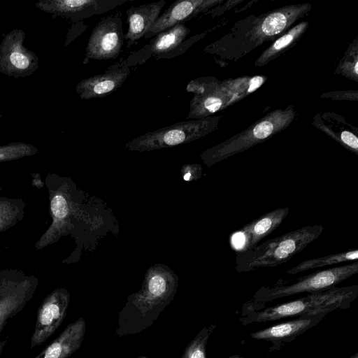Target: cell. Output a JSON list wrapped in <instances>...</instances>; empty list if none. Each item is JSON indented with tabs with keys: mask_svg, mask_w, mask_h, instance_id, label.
Instances as JSON below:
<instances>
[{
	"mask_svg": "<svg viewBox=\"0 0 358 358\" xmlns=\"http://www.w3.org/2000/svg\"><path fill=\"white\" fill-rule=\"evenodd\" d=\"M69 301V292L64 288H57L46 296L38 309L31 348L41 345L59 328L66 315Z\"/></svg>",
	"mask_w": 358,
	"mask_h": 358,
	"instance_id": "12",
	"label": "cell"
},
{
	"mask_svg": "<svg viewBox=\"0 0 358 358\" xmlns=\"http://www.w3.org/2000/svg\"><path fill=\"white\" fill-rule=\"evenodd\" d=\"M38 284L35 276L27 275L22 271H0V332L7 322L32 299Z\"/></svg>",
	"mask_w": 358,
	"mask_h": 358,
	"instance_id": "9",
	"label": "cell"
},
{
	"mask_svg": "<svg viewBox=\"0 0 358 358\" xmlns=\"http://www.w3.org/2000/svg\"><path fill=\"white\" fill-rule=\"evenodd\" d=\"M131 73V69L119 61L108 67L101 74L83 79L76 92L82 99L87 100L105 97L122 87Z\"/></svg>",
	"mask_w": 358,
	"mask_h": 358,
	"instance_id": "16",
	"label": "cell"
},
{
	"mask_svg": "<svg viewBox=\"0 0 358 358\" xmlns=\"http://www.w3.org/2000/svg\"><path fill=\"white\" fill-rule=\"evenodd\" d=\"M357 250L344 251L321 257L306 259L289 269L286 273L294 275L323 266L336 265L348 261H357Z\"/></svg>",
	"mask_w": 358,
	"mask_h": 358,
	"instance_id": "25",
	"label": "cell"
},
{
	"mask_svg": "<svg viewBox=\"0 0 358 358\" xmlns=\"http://www.w3.org/2000/svg\"><path fill=\"white\" fill-rule=\"evenodd\" d=\"M222 116L176 122L148 132L129 141L126 148L144 152L187 143L204 137L219 129Z\"/></svg>",
	"mask_w": 358,
	"mask_h": 358,
	"instance_id": "6",
	"label": "cell"
},
{
	"mask_svg": "<svg viewBox=\"0 0 358 358\" xmlns=\"http://www.w3.org/2000/svg\"><path fill=\"white\" fill-rule=\"evenodd\" d=\"M24 32L13 29L0 44V73L14 78L30 76L38 68V58L24 45Z\"/></svg>",
	"mask_w": 358,
	"mask_h": 358,
	"instance_id": "11",
	"label": "cell"
},
{
	"mask_svg": "<svg viewBox=\"0 0 358 358\" xmlns=\"http://www.w3.org/2000/svg\"><path fill=\"white\" fill-rule=\"evenodd\" d=\"M26 203L22 199L0 196V233L15 227L24 217Z\"/></svg>",
	"mask_w": 358,
	"mask_h": 358,
	"instance_id": "24",
	"label": "cell"
},
{
	"mask_svg": "<svg viewBox=\"0 0 358 358\" xmlns=\"http://www.w3.org/2000/svg\"><path fill=\"white\" fill-rule=\"evenodd\" d=\"M308 25V21H302L292 27L262 52L256 59L255 66L262 67L266 65L296 45L307 30Z\"/></svg>",
	"mask_w": 358,
	"mask_h": 358,
	"instance_id": "23",
	"label": "cell"
},
{
	"mask_svg": "<svg viewBox=\"0 0 358 358\" xmlns=\"http://www.w3.org/2000/svg\"><path fill=\"white\" fill-rule=\"evenodd\" d=\"M236 102L223 81L218 80L203 94L192 96L187 118L199 120L208 117Z\"/></svg>",
	"mask_w": 358,
	"mask_h": 358,
	"instance_id": "18",
	"label": "cell"
},
{
	"mask_svg": "<svg viewBox=\"0 0 358 358\" xmlns=\"http://www.w3.org/2000/svg\"><path fill=\"white\" fill-rule=\"evenodd\" d=\"M1 115H0V118H1Z\"/></svg>",
	"mask_w": 358,
	"mask_h": 358,
	"instance_id": "38",
	"label": "cell"
},
{
	"mask_svg": "<svg viewBox=\"0 0 358 358\" xmlns=\"http://www.w3.org/2000/svg\"><path fill=\"white\" fill-rule=\"evenodd\" d=\"M358 296V285L337 287L308 294L294 301L248 313L241 318L243 324L265 322L289 317L324 315L348 308Z\"/></svg>",
	"mask_w": 358,
	"mask_h": 358,
	"instance_id": "2",
	"label": "cell"
},
{
	"mask_svg": "<svg viewBox=\"0 0 358 358\" xmlns=\"http://www.w3.org/2000/svg\"><path fill=\"white\" fill-rule=\"evenodd\" d=\"M228 358H245V357H240V356H238V355H234V356H231Z\"/></svg>",
	"mask_w": 358,
	"mask_h": 358,
	"instance_id": "36",
	"label": "cell"
},
{
	"mask_svg": "<svg viewBox=\"0 0 358 358\" xmlns=\"http://www.w3.org/2000/svg\"><path fill=\"white\" fill-rule=\"evenodd\" d=\"M177 280L163 272H152L146 277L142 289L127 298L119 313V336L134 335L152 326L159 314L173 300Z\"/></svg>",
	"mask_w": 358,
	"mask_h": 358,
	"instance_id": "1",
	"label": "cell"
},
{
	"mask_svg": "<svg viewBox=\"0 0 358 358\" xmlns=\"http://www.w3.org/2000/svg\"><path fill=\"white\" fill-rule=\"evenodd\" d=\"M38 152L34 145L21 141L0 145V163L31 157Z\"/></svg>",
	"mask_w": 358,
	"mask_h": 358,
	"instance_id": "28",
	"label": "cell"
},
{
	"mask_svg": "<svg viewBox=\"0 0 358 358\" xmlns=\"http://www.w3.org/2000/svg\"><path fill=\"white\" fill-rule=\"evenodd\" d=\"M296 115L293 106L271 111L243 131L203 151L201 158L211 166L271 138L287 129Z\"/></svg>",
	"mask_w": 358,
	"mask_h": 358,
	"instance_id": "4",
	"label": "cell"
},
{
	"mask_svg": "<svg viewBox=\"0 0 358 358\" xmlns=\"http://www.w3.org/2000/svg\"><path fill=\"white\" fill-rule=\"evenodd\" d=\"M321 224H309L268 239L243 252H236L235 269L238 273L275 267L291 259L319 238Z\"/></svg>",
	"mask_w": 358,
	"mask_h": 358,
	"instance_id": "3",
	"label": "cell"
},
{
	"mask_svg": "<svg viewBox=\"0 0 358 358\" xmlns=\"http://www.w3.org/2000/svg\"><path fill=\"white\" fill-rule=\"evenodd\" d=\"M224 1V0L175 1L158 17L145 34L144 38L148 39L176 24L190 20L202 13H206L210 9Z\"/></svg>",
	"mask_w": 358,
	"mask_h": 358,
	"instance_id": "15",
	"label": "cell"
},
{
	"mask_svg": "<svg viewBox=\"0 0 358 358\" xmlns=\"http://www.w3.org/2000/svg\"><path fill=\"white\" fill-rule=\"evenodd\" d=\"M137 358H148V357H145V356H140V357H137Z\"/></svg>",
	"mask_w": 358,
	"mask_h": 358,
	"instance_id": "37",
	"label": "cell"
},
{
	"mask_svg": "<svg viewBox=\"0 0 358 358\" xmlns=\"http://www.w3.org/2000/svg\"><path fill=\"white\" fill-rule=\"evenodd\" d=\"M32 185L37 188H41L43 185H45V183L42 182L41 180V177L39 174L34 173L32 174Z\"/></svg>",
	"mask_w": 358,
	"mask_h": 358,
	"instance_id": "33",
	"label": "cell"
},
{
	"mask_svg": "<svg viewBox=\"0 0 358 358\" xmlns=\"http://www.w3.org/2000/svg\"><path fill=\"white\" fill-rule=\"evenodd\" d=\"M267 80L264 76H242L222 80L228 91L237 101L259 89Z\"/></svg>",
	"mask_w": 358,
	"mask_h": 358,
	"instance_id": "26",
	"label": "cell"
},
{
	"mask_svg": "<svg viewBox=\"0 0 358 358\" xmlns=\"http://www.w3.org/2000/svg\"><path fill=\"white\" fill-rule=\"evenodd\" d=\"M357 272L358 262L355 261L300 277L290 284L277 283L270 287H262L255 293L252 303L259 305L301 293L322 292L336 287Z\"/></svg>",
	"mask_w": 358,
	"mask_h": 358,
	"instance_id": "7",
	"label": "cell"
},
{
	"mask_svg": "<svg viewBox=\"0 0 358 358\" xmlns=\"http://www.w3.org/2000/svg\"><path fill=\"white\" fill-rule=\"evenodd\" d=\"M165 3V0H160L138 6H131L126 10L128 30L124 35V41L127 48L131 47L144 37L159 16Z\"/></svg>",
	"mask_w": 358,
	"mask_h": 358,
	"instance_id": "20",
	"label": "cell"
},
{
	"mask_svg": "<svg viewBox=\"0 0 358 358\" xmlns=\"http://www.w3.org/2000/svg\"><path fill=\"white\" fill-rule=\"evenodd\" d=\"M350 358H358V352L355 353Z\"/></svg>",
	"mask_w": 358,
	"mask_h": 358,
	"instance_id": "35",
	"label": "cell"
},
{
	"mask_svg": "<svg viewBox=\"0 0 358 358\" xmlns=\"http://www.w3.org/2000/svg\"><path fill=\"white\" fill-rule=\"evenodd\" d=\"M86 331L83 317L69 324L60 335L35 358H69L81 346Z\"/></svg>",
	"mask_w": 358,
	"mask_h": 358,
	"instance_id": "22",
	"label": "cell"
},
{
	"mask_svg": "<svg viewBox=\"0 0 358 358\" xmlns=\"http://www.w3.org/2000/svg\"><path fill=\"white\" fill-rule=\"evenodd\" d=\"M208 34V31L196 34L188 39H185L180 45L171 52L154 57L155 59H171L185 53L194 43L201 40Z\"/></svg>",
	"mask_w": 358,
	"mask_h": 358,
	"instance_id": "30",
	"label": "cell"
},
{
	"mask_svg": "<svg viewBox=\"0 0 358 358\" xmlns=\"http://www.w3.org/2000/svg\"><path fill=\"white\" fill-rule=\"evenodd\" d=\"M313 124L349 151L358 155V129L341 115L325 112L317 113Z\"/></svg>",
	"mask_w": 358,
	"mask_h": 358,
	"instance_id": "19",
	"label": "cell"
},
{
	"mask_svg": "<svg viewBox=\"0 0 358 358\" xmlns=\"http://www.w3.org/2000/svg\"><path fill=\"white\" fill-rule=\"evenodd\" d=\"M320 98L330 99L336 101H357L358 100V90H349L325 92L320 95Z\"/></svg>",
	"mask_w": 358,
	"mask_h": 358,
	"instance_id": "31",
	"label": "cell"
},
{
	"mask_svg": "<svg viewBox=\"0 0 358 358\" xmlns=\"http://www.w3.org/2000/svg\"><path fill=\"white\" fill-rule=\"evenodd\" d=\"M49 196L52 223L34 245L41 250L57 242L62 236L73 233L76 205L71 181L55 173H48L45 179Z\"/></svg>",
	"mask_w": 358,
	"mask_h": 358,
	"instance_id": "5",
	"label": "cell"
},
{
	"mask_svg": "<svg viewBox=\"0 0 358 358\" xmlns=\"http://www.w3.org/2000/svg\"><path fill=\"white\" fill-rule=\"evenodd\" d=\"M242 1L243 0H228L227 1H224L223 5H222V3L213 7V8L207 11L206 13H204V15H209L213 18L217 15H220L225 10L231 8L233 6L241 3Z\"/></svg>",
	"mask_w": 358,
	"mask_h": 358,
	"instance_id": "32",
	"label": "cell"
},
{
	"mask_svg": "<svg viewBox=\"0 0 358 358\" xmlns=\"http://www.w3.org/2000/svg\"><path fill=\"white\" fill-rule=\"evenodd\" d=\"M335 73L358 83V39L356 38L347 48Z\"/></svg>",
	"mask_w": 358,
	"mask_h": 358,
	"instance_id": "27",
	"label": "cell"
},
{
	"mask_svg": "<svg viewBox=\"0 0 358 358\" xmlns=\"http://www.w3.org/2000/svg\"><path fill=\"white\" fill-rule=\"evenodd\" d=\"M122 16L117 10L96 24L87 44L84 64L92 59L107 60L120 55L124 41Z\"/></svg>",
	"mask_w": 358,
	"mask_h": 358,
	"instance_id": "10",
	"label": "cell"
},
{
	"mask_svg": "<svg viewBox=\"0 0 358 358\" xmlns=\"http://www.w3.org/2000/svg\"><path fill=\"white\" fill-rule=\"evenodd\" d=\"M312 9L309 3L291 4L274 9L259 16L248 17L245 34L247 50L250 51L267 41L277 39L294 23L308 15Z\"/></svg>",
	"mask_w": 358,
	"mask_h": 358,
	"instance_id": "8",
	"label": "cell"
},
{
	"mask_svg": "<svg viewBox=\"0 0 358 358\" xmlns=\"http://www.w3.org/2000/svg\"><path fill=\"white\" fill-rule=\"evenodd\" d=\"M189 33L190 29L184 23L176 24L155 35L143 48L122 60L130 69L141 65L152 57L171 52L185 40Z\"/></svg>",
	"mask_w": 358,
	"mask_h": 358,
	"instance_id": "17",
	"label": "cell"
},
{
	"mask_svg": "<svg viewBox=\"0 0 358 358\" xmlns=\"http://www.w3.org/2000/svg\"><path fill=\"white\" fill-rule=\"evenodd\" d=\"M215 324L204 327L185 348L181 358H206V345Z\"/></svg>",
	"mask_w": 358,
	"mask_h": 358,
	"instance_id": "29",
	"label": "cell"
},
{
	"mask_svg": "<svg viewBox=\"0 0 358 358\" xmlns=\"http://www.w3.org/2000/svg\"><path fill=\"white\" fill-rule=\"evenodd\" d=\"M6 343V340L2 341L0 342V355L1 354V352H2L3 349Z\"/></svg>",
	"mask_w": 358,
	"mask_h": 358,
	"instance_id": "34",
	"label": "cell"
},
{
	"mask_svg": "<svg viewBox=\"0 0 358 358\" xmlns=\"http://www.w3.org/2000/svg\"><path fill=\"white\" fill-rule=\"evenodd\" d=\"M324 315L299 317L282 323L276 324L250 334L252 338L270 341L273 345L290 342L298 336L315 326Z\"/></svg>",
	"mask_w": 358,
	"mask_h": 358,
	"instance_id": "21",
	"label": "cell"
},
{
	"mask_svg": "<svg viewBox=\"0 0 358 358\" xmlns=\"http://www.w3.org/2000/svg\"><path fill=\"white\" fill-rule=\"evenodd\" d=\"M131 0H42L36 3L41 10L73 22L104 14Z\"/></svg>",
	"mask_w": 358,
	"mask_h": 358,
	"instance_id": "13",
	"label": "cell"
},
{
	"mask_svg": "<svg viewBox=\"0 0 358 358\" xmlns=\"http://www.w3.org/2000/svg\"><path fill=\"white\" fill-rule=\"evenodd\" d=\"M289 208H278L263 214L240 229L231 236V245L236 252H243L252 248L264 238L276 229L287 217Z\"/></svg>",
	"mask_w": 358,
	"mask_h": 358,
	"instance_id": "14",
	"label": "cell"
}]
</instances>
